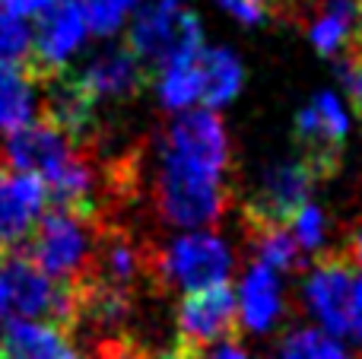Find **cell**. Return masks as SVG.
<instances>
[{
	"label": "cell",
	"mask_w": 362,
	"mask_h": 359,
	"mask_svg": "<svg viewBox=\"0 0 362 359\" xmlns=\"http://www.w3.org/2000/svg\"><path fill=\"white\" fill-rule=\"evenodd\" d=\"M156 207L165 223H175L181 229L213 226L229 207L223 172L204 169V165L163 150V165L156 178Z\"/></svg>",
	"instance_id": "obj_1"
},
{
	"label": "cell",
	"mask_w": 362,
	"mask_h": 359,
	"mask_svg": "<svg viewBox=\"0 0 362 359\" xmlns=\"http://www.w3.org/2000/svg\"><path fill=\"white\" fill-rule=\"evenodd\" d=\"M127 48L144 67L165 70L194 61L204 51V29L197 13L181 0H146L131 23Z\"/></svg>",
	"instance_id": "obj_2"
},
{
	"label": "cell",
	"mask_w": 362,
	"mask_h": 359,
	"mask_svg": "<svg viewBox=\"0 0 362 359\" xmlns=\"http://www.w3.org/2000/svg\"><path fill=\"white\" fill-rule=\"evenodd\" d=\"M95 223V216L76 213V210H51L48 216H42V223L32 233V248L29 258L42 273H48L51 280H80L86 277L89 264H93L95 252V233L89 226Z\"/></svg>",
	"instance_id": "obj_3"
},
{
	"label": "cell",
	"mask_w": 362,
	"mask_h": 359,
	"mask_svg": "<svg viewBox=\"0 0 362 359\" xmlns=\"http://www.w3.org/2000/svg\"><path fill=\"white\" fill-rule=\"evenodd\" d=\"M146 271L163 283L178 286L185 293L223 286L232 273V254L223 239L213 233H185L169 242L165 252L146 261Z\"/></svg>",
	"instance_id": "obj_4"
},
{
	"label": "cell",
	"mask_w": 362,
	"mask_h": 359,
	"mask_svg": "<svg viewBox=\"0 0 362 359\" xmlns=\"http://www.w3.org/2000/svg\"><path fill=\"white\" fill-rule=\"evenodd\" d=\"M293 143L299 150L296 163L305 165L315 182L331 178L340 169L344 146H346V114L340 108L337 95L318 93L296 114Z\"/></svg>",
	"instance_id": "obj_5"
},
{
	"label": "cell",
	"mask_w": 362,
	"mask_h": 359,
	"mask_svg": "<svg viewBox=\"0 0 362 359\" xmlns=\"http://www.w3.org/2000/svg\"><path fill=\"white\" fill-rule=\"evenodd\" d=\"M315 178L299 163H276L261 175L255 197L245 204V229L267 233V229H289L293 220L308 207Z\"/></svg>",
	"instance_id": "obj_6"
},
{
	"label": "cell",
	"mask_w": 362,
	"mask_h": 359,
	"mask_svg": "<svg viewBox=\"0 0 362 359\" xmlns=\"http://www.w3.org/2000/svg\"><path fill=\"white\" fill-rule=\"evenodd\" d=\"M356 261L346 252L318 254L305 280V305L331 337L350 334V302L356 286Z\"/></svg>",
	"instance_id": "obj_7"
},
{
	"label": "cell",
	"mask_w": 362,
	"mask_h": 359,
	"mask_svg": "<svg viewBox=\"0 0 362 359\" xmlns=\"http://www.w3.org/2000/svg\"><path fill=\"white\" fill-rule=\"evenodd\" d=\"M238 299L229 283L213 290L185 293L178 305V341L204 350L210 343H235L238 337Z\"/></svg>",
	"instance_id": "obj_8"
},
{
	"label": "cell",
	"mask_w": 362,
	"mask_h": 359,
	"mask_svg": "<svg viewBox=\"0 0 362 359\" xmlns=\"http://www.w3.org/2000/svg\"><path fill=\"white\" fill-rule=\"evenodd\" d=\"M86 32H89L86 16H83V10L74 0H61L57 6H51L45 13L42 23H38V32L32 35V57H29V67L38 76V83L61 73L64 64L70 61V54L83 45Z\"/></svg>",
	"instance_id": "obj_9"
},
{
	"label": "cell",
	"mask_w": 362,
	"mask_h": 359,
	"mask_svg": "<svg viewBox=\"0 0 362 359\" xmlns=\"http://www.w3.org/2000/svg\"><path fill=\"white\" fill-rule=\"evenodd\" d=\"M163 150L175 153L187 163L204 165V169L223 172V175L229 169V134H226L219 114L210 108L178 114L165 131Z\"/></svg>",
	"instance_id": "obj_10"
},
{
	"label": "cell",
	"mask_w": 362,
	"mask_h": 359,
	"mask_svg": "<svg viewBox=\"0 0 362 359\" xmlns=\"http://www.w3.org/2000/svg\"><path fill=\"white\" fill-rule=\"evenodd\" d=\"M48 191L38 178L0 165V252L23 245L42 223Z\"/></svg>",
	"instance_id": "obj_11"
},
{
	"label": "cell",
	"mask_w": 362,
	"mask_h": 359,
	"mask_svg": "<svg viewBox=\"0 0 362 359\" xmlns=\"http://www.w3.org/2000/svg\"><path fill=\"white\" fill-rule=\"evenodd\" d=\"M76 80L99 102V99H124V95L140 93L144 83L150 80V73H146V67L137 61V54L127 45H112L102 54H95L76 73Z\"/></svg>",
	"instance_id": "obj_12"
},
{
	"label": "cell",
	"mask_w": 362,
	"mask_h": 359,
	"mask_svg": "<svg viewBox=\"0 0 362 359\" xmlns=\"http://www.w3.org/2000/svg\"><path fill=\"white\" fill-rule=\"evenodd\" d=\"M38 102V76L29 64H0V134L32 124Z\"/></svg>",
	"instance_id": "obj_13"
},
{
	"label": "cell",
	"mask_w": 362,
	"mask_h": 359,
	"mask_svg": "<svg viewBox=\"0 0 362 359\" xmlns=\"http://www.w3.org/2000/svg\"><path fill=\"white\" fill-rule=\"evenodd\" d=\"M280 280L270 267L255 264L242 280V293H238V318L248 324L251 331H267L280 318Z\"/></svg>",
	"instance_id": "obj_14"
},
{
	"label": "cell",
	"mask_w": 362,
	"mask_h": 359,
	"mask_svg": "<svg viewBox=\"0 0 362 359\" xmlns=\"http://www.w3.org/2000/svg\"><path fill=\"white\" fill-rule=\"evenodd\" d=\"M197 73H200V102L206 108H219L232 102L242 89L245 70L232 51L226 48H204L197 54Z\"/></svg>",
	"instance_id": "obj_15"
},
{
	"label": "cell",
	"mask_w": 362,
	"mask_h": 359,
	"mask_svg": "<svg viewBox=\"0 0 362 359\" xmlns=\"http://www.w3.org/2000/svg\"><path fill=\"white\" fill-rule=\"evenodd\" d=\"M359 0H325L318 19L308 29L312 45L327 57H337L356 35Z\"/></svg>",
	"instance_id": "obj_16"
},
{
	"label": "cell",
	"mask_w": 362,
	"mask_h": 359,
	"mask_svg": "<svg viewBox=\"0 0 362 359\" xmlns=\"http://www.w3.org/2000/svg\"><path fill=\"white\" fill-rule=\"evenodd\" d=\"M67 347V334L45 322H10L0 337L4 359H45Z\"/></svg>",
	"instance_id": "obj_17"
},
{
	"label": "cell",
	"mask_w": 362,
	"mask_h": 359,
	"mask_svg": "<svg viewBox=\"0 0 362 359\" xmlns=\"http://www.w3.org/2000/svg\"><path fill=\"white\" fill-rule=\"evenodd\" d=\"M159 99L172 112H185L194 102H200L197 57L187 64H172V67L159 70Z\"/></svg>",
	"instance_id": "obj_18"
},
{
	"label": "cell",
	"mask_w": 362,
	"mask_h": 359,
	"mask_svg": "<svg viewBox=\"0 0 362 359\" xmlns=\"http://www.w3.org/2000/svg\"><path fill=\"white\" fill-rule=\"evenodd\" d=\"M251 245L257 252V264L270 271H296L302 264V248L293 239L289 229H267V233H251Z\"/></svg>",
	"instance_id": "obj_19"
},
{
	"label": "cell",
	"mask_w": 362,
	"mask_h": 359,
	"mask_svg": "<svg viewBox=\"0 0 362 359\" xmlns=\"http://www.w3.org/2000/svg\"><path fill=\"white\" fill-rule=\"evenodd\" d=\"M280 359H350V356H346V350L340 347L331 334L302 328L283 341Z\"/></svg>",
	"instance_id": "obj_20"
},
{
	"label": "cell",
	"mask_w": 362,
	"mask_h": 359,
	"mask_svg": "<svg viewBox=\"0 0 362 359\" xmlns=\"http://www.w3.org/2000/svg\"><path fill=\"white\" fill-rule=\"evenodd\" d=\"M32 57V29L25 19L10 16L0 6V64H29Z\"/></svg>",
	"instance_id": "obj_21"
},
{
	"label": "cell",
	"mask_w": 362,
	"mask_h": 359,
	"mask_svg": "<svg viewBox=\"0 0 362 359\" xmlns=\"http://www.w3.org/2000/svg\"><path fill=\"white\" fill-rule=\"evenodd\" d=\"M74 4L80 6L83 16H86L89 32H95V35H112V32L124 23V16L131 13V6L137 4V0H74Z\"/></svg>",
	"instance_id": "obj_22"
},
{
	"label": "cell",
	"mask_w": 362,
	"mask_h": 359,
	"mask_svg": "<svg viewBox=\"0 0 362 359\" xmlns=\"http://www.w3.org/2000/svg\"><path fill=\"white\" fill-rule=\"evenodd\" d=\"M337 73H340V83H344L346 95H350L353 112L362 118V51L356 45H346V48L340 51Z\"/></svg>",
	"instance_id": "obj_23"
},
{
	"label": "cell",
	"mask_w": 362,
	"mask_h": 359,
	"mask_svg": "<svg viewBox=\"0 0 362 359\" xmlns=\"http://www.w3.org/2000/svg\"><path fill=\"white\" fill-rule=\"evenodd\" d=\"M289 233H293V239L299 242L302 252H318L321 242H325V213H321L315 204H308V207L293 220Z\"/></svg>",
	"instance_id": "obj_24"
},
{
	"label": "cell",
	"mask_w": 362,
	"mask_h": 359,
	"mask_svg": "<svg viewBox=\"0 0 362 359\" xmlns=\"http://www.w3.org/2000/svg\"><path fill=\"white\" fill-rule=\"evenodd\" d=\"M226 13L238 19V23H248V25H257V23H267L280 13L283 0H219Z\"/></svg>",
	"instance_id": "obj_25"
},
{
	"label": "cell",
	"mask_w": 362,
	"mask_h": 359,
	"mask_svg": "<svg viewBox=\"0 0 362 359\" xmlns=\"http://www.w3.org/2000/svg\"><path fill=\"white\" fill-rule=\"evenodd\" d=\"M350 334L362 343V273L353 286V302H350Z\"/></svg>",
	"instance_id": "obj_26"
},
{
	"label": "cell",
	"mask_w": 362,
	"mask_h": 359,
	"mask_svg": "<svg viewBox=\"0 0 362 359\" xmlns=\"http://www.w3.org/2000/svg\"><path fill=\"white\" fill-rule=\"evenodd\" d=\"M204 359H251L245 353L242 347H235V343H223V347H216L213 353H204Z\"/></svg>",
	"instance_id": "obj_27"
},
{
	"label": "cell",
	"mask_w": 362,
	"mask_h": 359,
	"mask_svg": "<svg viewBox=\"0 0 362 359\" xmlns=\"http://www.w3.org/2000/svg\"><path fill=\"white\" fill-rule=\"evenodd\" d=\"M57 4H61V0H23V13L25 16H45V13Z\"/></svg>",
	"instance_id": "obj_28"
},
{
	"label": "cell",
	"mask_w": 362,
	"mask_h": 359,
	"mask_svg": "<svg viewBox=\"0 0 362 359\" xmlns=\"http://www.w3.org/2000/svg\"><path fill=\"white\" fill-rule=\"evenodd\" d=\"M13 322V312H10V299H6V290L0 283V324H10Z\"/></svg>",
	"instance_id": "obj_29"
},
{
	"label": "cell",
	"mask_w": 362,
	"mask_h": 359,
	"mask_svg": "<svg viewBox=\"0 0 362 359\" xmlns=\"http://www.w3.org/2000/svg\"><path fill=\"white\" fill-rule=\"evenodd\" d=\"M350 45H356V48L362 51V0H359V19H356V35H353V42Z\"/></svg>",
	"instance_id": "obj_30"
},
{
	"label": "cell",
	"mask_w": 362,
	"mask_h": 359,
	"mask_svg": "<svg viewBox=\"0 0 362 359\" xmlns=\"http://www.w3.org/2000/svg\"><path fill=\"white\" fill-rule=\"evenodd\" d=\"M45 359H80V356H76L74 350H70V343H67V347H61L57 353H51V356H45Z\"/></svg>",
	"instance_id": "obj_31"
},
{
	"label": "cell",
	"mask_w": 362,
	"mask_h": 359,
	"mask_svg": "<svg viewBox=\"0 0 362 359\" xmlns=\"http://www.w3.org/2000/svg\"><path fill=\"white\" fill-rule=\"evenodd\" d=\"M353 261H356V267H362V233H359V239H356V248H353V254H350Z\"/></svg>",
	"instance_id": "obj_32"
},
{
	"label": "cell",
	"mask_w": 362,
	"mask_h": 359,
	"mask_svg": "<svg viewBox=\"0 0 362 359\" xmlns=\"http://www.w3.org/2000/svg\"><path fill=\"white\" fill-rule=\"evenodd\" d=\"M0 359H4V356H0Z\"/></svg>",
	"instance_id": "obj_33"
}]
</instances>
